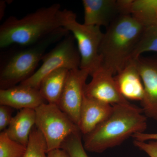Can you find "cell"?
<instances>
[{
    "mask_svg": "<svg viewBox=\"0 0 157 157\" xmlns=\"http://www.w3.org/2000/svg\"><path fill=\"white\" fill-rule=\"evenodd\" d=\"M47 155V157H70L66 151L61 148L48 152Z\"/></svg>",
    "mask_w": 157,
    "mask_h": 157,
    "instance_id": "26",
    "label": "cell"
},
{
    "mask_svg": "<svg viewBox=\"0 0 157 157\" xmlns=\"http://www.w3.org/2000/svg\"><path fill=\"white\" fill-rule=\"evenodd\" d=\"M35 111L36 126L45 138L47 153L61 148L68 136L80 132L78 127L56 104L44 103Z\"/></svg>",
    "mask_w": 157,
    "mask_h": 157,
    "instance_id": "6",
    "label": "cell"
},
{
    "mask_svg": "<svg viewBox=\"0 0 157 157\" xmlns=\"http://www.w3.org/2000/svg\"><path fill=\"white\" fill-rule=\"evenodd\" d=\"M45 138L36 127L32 129L24 157H47Z\"/></svg>",
    "mask_w": 157,
    "mask_h": 157,
    "instance_id": "19",
    "label": "cell"
},
{
    "mask_svg": "<svg viewBox=\"0 0 157 157\" xmlns=\"http://www.w3.org/2000/svg\"><path fill=\"white\" fill-rule=\"evenodd\" d=\"M148 52H157V25L145 28L141 39L131 56L130 60L137 59L142 53Z\"/></svg>",
    "mask_w": 157,
    "mask_h": 157,
    "instance_id": "18",
    "label": "cell"
},
{
    "mask_svg": "<svg viewBox=\"0 0 157 157\" xmlns=\"http://www.w3.org/2000/svg\"><path fill=\"white\" fill-rule=\"evenodd\" d=\"M39 90L20 84L0 90V104L12 108L36 109L46 103Z\"/></svg>",
    "mask_w": 157,
    "mask_h": 157,
    "instance_id": "11",
    "label": "cell"
},
{
    "mask_svg": "<svg viewBox=\"0 0 157 157\" xmlns=\"http://www.w3.org/2000/svg\"><path fill=\"white\" fill-rule=\"evenodd\" d=\"M69 33V31L62 28L40 42L17 52L10 57L1 68V90L15 86L31 77L36 72L47 48L58 40H61Z\"/></svg>",
    "mask_w": 157,
    "mask_h": 157,
    "instance_id": "4",
    "label": "cell"
},
{
    "mask_svg": "<svg viewBox=\"0 0 157 157\" xmlns=\"http://www.w3.org/2000/svg\"><path fill=\"white\" fill-rule=\"evenodd\" d=\"M113 106L84 96L80 109L78 128L84 135L91 132L112 112Z\"/></svg>",
    "mask_w": 157,
    "mask_h": 157,
    "instance_id": "13",
    "label": "cell"
},
{
    "mask_svg": "<svg viewBox=\"0 0 157 157\" xmlns=\"http://www.w3.org/2000/svg\"><path fill=\"white\" fill-rule=\"evenodd\" d=\"M82 4L85 25L107 28L120 15L116 0H83Z\"/></svg>",
    "mask_w": 157,
    "mask_h": 157,
    "instance_id": "12",
    "label": "cell"
},
{
    "mask_svg": "<svg viewBox=\"0 0 157 157\" xmlns=\"http://www.w3.org/2000/svg\"><path fill=\"white\" fill-rule=\"evenodd\" d=\"M144 86L140 102L147 117L157 121V59L142 57L134 59Z\"/></svg>",
    "mask_w": 157,
    "mask_h": 157,
    "instance_id": "10",
    "label": "cell"
},
{
    "mask_svg": "<svg viewBox=\"0 0 157 157\" xmlns=\"http://www.w3.org/2000/svg\"><path fill=\"white\" fill-rule=\"evenodd\" d=\"M26 146L12 140L6 131L0 134V157H24Z\"/></svg>",
    "mask_w": 157,
    "mask_h": 157,
    "instance_id": "20",
    "label": "cell"
},
{
    "mask_svg": "<svg viewBox=\"0 0 157 157\" xmlns=\"http://www.w3.org/2000/svg\"><path fill=\"white\" fill-rule=\"evenodd\" d=\"M60 17L63 27L72 33L77 42L80 69L87 70L91 76L101 66L99 49L104 33L99 27L78 23L76 14L70 10H61Z\"/></svg>",
    "mask_w": 157,
    "mask_h": 157,
    "instance_id": "5",
    "label": "cell"
},
{
    "mask_svg": "<svg viewBox=\"0 0 157 157\" xmlns=\"http://www.w3.org/2000/svg\"><path fill=\"white\" fill-rule=\"evenodd\" d=\"M114 76L120 91L127 100L140 101L144 96V86L135 61L131 60Z\"/></svg>",
    "mask_w": 157,
    "mask_h": 157,
    "instance_id": "14",
    "label": "cell"
},
{
    "mask_svg": "<svg viewBox=\"0 0 157 157\" xmlns=\"http://www.w3.org/2000/svg\"><path fill=\"white\" fill-rule=\"evenodd\" d=\"M112 106L109 117L84 135L83 145L87 151L101 153L146 130L147 117L142 114V109L132 104Z\"/></svg>",
    "mask_w": 157,
    "mask_h": 157,
    "instance_id": "1",
    "label": "cell"
},
{
    "mask_svg": "<svg viewBox=\"0 0 157 157\" xmlns=\"http://www.w3.org/2000/svg\"><path fill=\"white\" fill-rule=\"evenodd\" d=\"M69 71L64 68L58 69L42 79L39 90L47 103L58 105Z\"/></svg>",
    "mask_w": 157,
    "mask_h": 157,
    "instance_id": "16",
    "label": "cell"
},
{
    "mask_svg": "<svg viewBox=\"0 0 157 157\" xmlns=\"http://www.w3.org/2000/svg\"><path fill=\"white\" fill-rule=\"evenodd\" d=\"M134 140L141 141H147L148 140H157V133L149 134L144 132L135 133L132 137Z\"/></svg>",
    "mask_w": 157,
    "mask_h": 157,
    "instance_id": "25",
    "label": "cell"
},
{
    "mask_svg": "<svg viewBox=\"0 0 157 157\" xmlns=\"http://www.w3.org/2000/svg\"><path fill=\"white\" fill-rule=\"evenodd\" d=\"M146 28L133 15H119L104 33L99 49L101 66L113 75L122 70Z\"/></svg>",
    "mask_w": 157,
    "mask_h": 157,
    "instance_id": "3",
    "label": "cell"
},
{
    "mask_svg": "<svg viewBox=\"0 0 157 157\" xmlns=\"http://www.w3.org/2000/svg\"><path fill=\"white\" fill-rule=\"evenodd\" d=\"M89 75L88 71L80 68L70 70L58 105L77 126Z\"/></svg>",
    "mask_w": 157,
    "mask_h": 157,
    "instance_id": "8",
    "label": "cell"
},
{
    "mask_svg": "<svg viewBox=\"0 0 157 157\" xmlns=\"http://www.w3.org/2000/svg\"><path fill=\"white\" fill-rule=\"evenodd\" d=\"M92 79L85 86V96L111 105L131 104L121 94L114 75L101 66L91 75Z\"/></svg>",
    "mask_w": 157,
    "mask_h": 157,
    "instance_id": "9",
    "label": "cell"
},
{
    "mask_svg": "<svg viewBox=\"0 0 157 157\" xmlns=\"http://www.w3.org/2000/svg\"><path fill=\"white\" fill-rule=\"evenodd\" d=\"M36 122L35 109H21L13 117L5 131L12 140L27 146L31 131L36 125Z\"/></svg>",
    "mask_w": 157,
    "mask_h": 157,
    "instance_id": "15",
    "label": "cell"
},
{
    "mask_svg": "<svg viewBox=\"0 0 157 157\" xmlns=\"http://www.w3.org/2000/svg\"><path fill=\"white\" fill-rule=\"evenodd\" d=\"M13 108L5 106H0V131H5L10 124L13 117Z\"/></svg>",
    "mask_w": 157,
    "mask_h": 157,
    "instance_id": "22",
    "label": "cell"
},
{
    "mask_svg": "<svg viewBox=\"0 0 157 157\" xmlns=\"http://www.w3.org/2000/svg\"><path fill=\"white\" fill-rule=\"evenodd\" d=\"M60 5L38 9L21 18L11 16L0 27V47L13 44L29 46L62 28Z\"/></svg>",
    "mask_w": 157,
    "mask_h": 157,
    "instance_id": "2",
    "label": "cell"
},
{
    "mask_svg": "<svg viewBox=\"0 0 157 157\" xmlns=\"http://www.w3.org/2000/svg\"><path fill=\"white\" fill-rule=\"evenodd\" d=\"M134 144L139 149L143 151L150 157H157V140L146 141L134 140Z\"/></svg>",
    "mask_w": 157,
    "mask_h": 157,
    "instance_id": "23",
    "label": "cell"
},
{
    "mask_svg": "<svg viewBox=\"0 0 157 157\" xmlns=\"http://www.w3.org/2000/svg\"><path fill=\"white\" fill-rule=\"evenodd\" d=\"M81 132H77L68 136L62 144L64 150L70 157H91L86 153L82 141Z\"/></svg>",
    "mask_w": 157,
    "mask_h": 157,
    "instance_id": "21",
    "label": "cell"
},
{
    "mask_svg": "<svg viewBox=\"0 0 157 157\" xmlns=\"http://www.w3.org/2000/svg\"><path fill=\"white\" fill-rule=\"evenodd\" d=\"M156 25L157 26V10H156Z\"/></svg>",
    "mask_w": 157,
    "mask_h": 157,
    "instance_id": "27",
    "label": "cell"
},
{
    "mask_svg": "<svg viewBox=\"0 0 157 157\" xmlns=\"http://www.w3.org/2000/svg\"><path fill=\"white\" fill-rule=\"evenodd\" d=\"M133 1L117 0V7L120 15H132Z\"/></svg>",
    "mask_w": 157,
    "mask_h": 157,
    "instance_id": "24",
    "label": "cell"
},
{
    "mask_svg": "<svg viewBox=\"0 0 157 157\" xmlns=\"http://www.w3.org/2000/svg\"><path fill=\"white\" fill-rule=\"evenodd\" d=\"M42 64L29 78L20 84L39 90L40 83L48 74L58 69H79L81 58L73 35L68 34L42 59Z\"/></svg>",
    "mask_w": 157,
    "mask_h": 157,
    "instance_id": "7",
    "label": "cell"
},
{
    "mask_svg": "<svg viewBox=\"0 0 157 157\" xmlns=\"http://www.w3.org/2000/svg\"><path fill=\"white\" fill-rule=\"evenodd\" d=\"M157 0H134L132 15L145 27L156 25Z\"/></svg>",
    "mask_w": 157,
    "mask_h": 157,
    "instance_id": "17",
    "label": "cell"
}]
</instances>
